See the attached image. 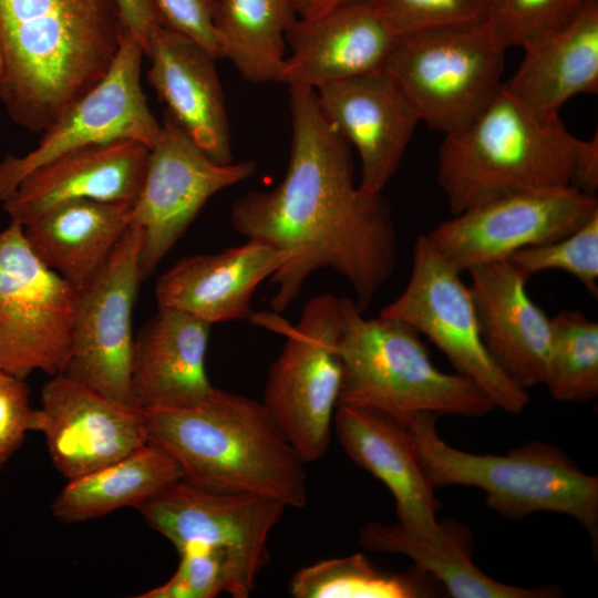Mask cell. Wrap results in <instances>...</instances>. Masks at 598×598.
<instances>
[{
    "label": "cell",
    "instance_id": "6da1fadb",
    "mask_svg": "<svg viewBox=\"0 0 598 598\" xmlns=\"http://www.w3.org/2000/svg\"><path fill=\"white\" fill-rule=\"evenodd\" d=\"M291 145L286 174L269 190H250L231 208L234 229L287 256L270 277V307L281 313L307 280L332 269L363 311L396 265V236L381 195L354 182L350 144L319 105L316 91L289 86Z\"/></svg>",
    "mask_w": 598,
    "mask_h": 598
},
{
    "label": "cell",
    "instance_id": "7a4b0ae2",
    "mask_svg": "<svg viewBox=\"0 0 598 598\" xmlns=\"http://www.w3.org/2000/svg\"><path fill=\"white\" fill-rule=\"evenodd\" d=\"M116 0H0V100L42 133L109 72L126 32Z\"/></svg>",
    "mask_w": 598,
    "mask_h": 598
},
{
    "label": "cell",
    "instance_id": "3957f363",
    "mask_svg": "<svg viewBox=\"0 0 598 598\" xmlns=\"http://www.w3.org/2000/svg\"><path fill=\"white\" fill-rule=\"evenodd\" d=\"M147 441L166 451L184 480L214 492L307 503L306 462L262 402L213 388L195 405L143 411Z\"/></svg>",
    "mask_w": 598,
    "mask_h": 598
},
{
    "label": "cell",
    "instance_id": "277c9868",
    "mask_svg": "<svg viewBox=\"0 0 598 598\" xmlns=\"http://www.w3.org/2000/svg\"><path fill=\"white\" fill-rule=\"evenodd\" d=\"M581 138L502 84L464 127L445 134L437 182L453 215L518 193L575 187Z\"/></svg>",
    "mask_w": 598,
    "mask_h": 598
},
{
    "label": "cell",
    "instance_id": "5b68a950",
    "mask_svg": "<svg viewBox=\"0 0 598 598\" xmlns=\"http://www.w3.org/2000/svg\"><path fill=\"white\" fill-rule=\"evenodd\" d=\"M341 311L338 405L374 412L405 429L420 413L480 417L496 409L474 381L439 370L420 333L405 322L381 315L365 318L346 297Z\"/></svg>",
    "mask_w": 598,
    "mask_h": 598
},
{
    "label": "cell",
    "instance_id": "8992f818",
    "mask_svg": "<svg viewBox=\"0 0 598 598\" xmlns=\"http://www.w3.org/2000/svg\"><path fill=\"white\" fill-rule=\"evenodd\" d=\"M437 417L420 413L406 427L419 464L434 489L451 485L481 488L486 506L512 519L536 512L569 515L597 546V476L585 473L558 447L537 441L505 455L457 450L439 435Z\"/></svg>",
    "mask_w": 598,
    "mask_h": 598
},
{
    "label": "cell",
    "instance_id": "52a82bcc",
    "mask_svg": "<svg viewBox=\"0 0 598 598\" xmlns=\"http://www.w3.org/2000/svg\"><path fill=\"white\" fill-rule=\"evenodd\" d=\"M505 50L488 22L425 30L399 37L383 71L420 121L445 135L501 89Z\"/></svg>",
    "mask_w": 598,
    "mask_h": 598
},
{
    "label": "cell",
    "instance_id": "ba28073f",
    "mask_svg": "<svg viewBox=\"0 0 598 598\" xmlns=\"http://www.w3.org/2000/svg\"><path fill=\"white\" fill-rule=\"evenodd\" d=\"M341 298L321 293L306 302L271 363L262 404L301 458L316 462L331 441L343 368L338 350Z\"/></svg>",
    "mask_w": 598,
    "mask_h": 598
},
{
    "label": "cell",
    "instance_id": "9c48e42d",
    "mask_svg": "<svg viewBox=\"0 0 598 598\" xmlns=\"http://www.w3.org/2000/svg\"><path fill=\"white\" fill-rule=\"evenodd\" d=\"M78 291L30 249L23 227L0 231V372L25 380L62 373Z\"/></svg>",
    "mask_w": 598,
    "mask_h": 598
},
{
    "label": "cell",
    "instance_id": "30bf717a",
    "mask_svg": "<svg viewBox=\"0 0 598 598\" xmlns=\"http://www.w3.org/2000/svg\"><path fill=\"white\" fill-rule=\"evenodd\" d=\"M380 315L401 320L425 334L456 373L474 381L496 408L515 414L528 404L527 390L508 379L487 353L461 271L435 249L426 235L419 236L414 244L406 287Z\"/></svg>",
    "mask_w": 598,
    "mask_h": 598
},
{
    "label": "cell",
    "instance_id": "8fae6325",
    "mask_svg": "<svg viewBox=\"0 0 598 598\" xmlns=\"http://www.w3.org/2000/svg\"><path fill=\"white\" fill-rule=\"evenodd\" d=\"M255 168L251 161L215 162L165 111L131 208V226L143 231L140 254L143 280L153 274L207 200L249 177Z\"/></svg>",
    "mask_w": 598,
    "mask_h": 598
},
{
    "label": "cell",
    "instance_id": "7c38bea8",
    "mask_svg": "<svg viewBox=\"0 0 598 598\" xmlns=\"http://www.w3.org/2000/svg\"><path fill=\"white\" fill-rule=\"evenodd\" d=\"M143 231L131 226L105 266L78 290L63 374L120 402L131 403L132 313L140 283Z\"/></svg>",
    "mask_w": 598,
    "mask_h": 598
},
{
    "label": "cell",
    "instance_id": "4fadbf2b",
    "mask_svg": "<svg viewBox=\"0 0 598 598\" xmlns=\"http://www.w3.org/2000/svg\"><path fill=\"white\" fill-rule=\"evenodd\" d=\"M144 51L126 30L106 75L41 133L35 148L0 162V200L34 169L94 144L137 140L148 148L161 123L152 114L141 85Z\"/></svg>",
    "mask_w": 598,
    "mask_h": 598
},
{
    "label": "cell",
    "instance_id": "5bb4252c",
    "mask_svg": "<svg viewBox=\"0 0 598 598\" xmlns=\"http://www.w3.org/2000/svg\"><path fill=\"white\" fill-rule=\"evenodd\" d=\"M597 213V198L576 187L525 192L453 215L426 236L463 272L506 259L519 249L560 239Z\"/></svg>",
    "mask_w": 598,
    "mask_h": 598
},
{
    "label": "cell",
    "instance_id": "9a60e30c",
    "mask_svg": "<svg viewBox=\"0 0 598 598\" xmlns=\"http://www.w3.org/2000/svg\"><path fill=\"white\" fill-rule=\"evenodd\" d=\"M286 508L272 498L214 492L184 478L137 507L177 551L192 545L226 549L254 581L270 561L268 538Z\"/></svg>",
    "mask_w": 598,
    "mask_h": 598
},
{
    "label": "cell",
    "instance_id": "2e32d148",
    "mask_svg": "<svg viewBox=\"0 0 598 598\" xmlns=\"http://www.w3.org/2000/svg\"><path fill=\"white\" fill-rule=\"evenodd\" d=\"M38 429L51 461L71 481L118 461L145 445L144 413L63 373L41 390Z\"/></svg>",
    "mask_w": 598,
    "mask_h": 598
},
{
    "label": "cell",
    "instance_id": "e0dca14e",
    "mask_svg": "<svg viewBox=\"0 0 598 598\" xmlns=\"http://www.w3.org/2000/svg\"><path fill=\"white\" fill-rule=\"evenodd\" d=\"M398 38L370 0H351L312 18H297L286 34L291 54L281 84L316 91L382 71Z\"/></svg>",
    "mask_w": 598,
    "mask_h": 598
},
{
    "label": "cell",
    "instance_id": "ac0fdd59",
    "mask_svg": "<svg viewBox=\"0 0 598 598\" xmlns=\"http://www.w3.org/2000/svg\"><path fill=\"white\" fill-rule=\"evenodd\" d=\"M316 94L323 113L358 152L359 188L381 195L421 122L416 112L383 70L322 85Z\"/></svg>",
    "mask_w": 598,
    "mask_h": 598
},
{
    "label": "cell",
    "instance_id": "d6986e66",
    "mask_svg": "<svg viewBox=\"0 0 598 598\" xmlns=\"http://www.w3.org/2000/svg\"><path fill=\"white\" fill-rule=\"evenodd\" d=\"M467 271L480 334L494 363L525 390L544 384L550 318L528 296L529 277L508 259L484 262Z\"/></svg>",
    "mask_w": 598,
    "mask_h": 598
},
{
    "label": "cell",
    "instance_id": "ffe728a7",
    "mask_svg": "<svg viewBox=\"0 0 598 598\" xmlns=\"http://www.w3.org/2000/svg\"><path fill=\"white\" fill-rule=\"evenodd\" d=\"M148 153V146L137 140H116L66 153L27 175L0 200L2 209L12 221L25 226L72 200L133 205Z\"/></svg>",
    "mask_w": 598,
    "mask_h": 598
},
{
    "label": "cell",
    "instance_id": "44dd1931",
    "mask_svg": "<svg viewBox=\"0 0 598 598\" xmlns=\"http://www.w3.org/2000/svg\"><path fill=\"white\" fill-rule=\"evenodd\" d=\"M286 261L282 251L255 239L186 256L157 278V309L179 310L209 324L251 319L256 289Z\"/></svg>",
    "mask_w": 598,
    "mask_h": 598
},
{
    "label": "cell",
    "instance_id": "7402d4cb",
    "mask_svg": "<svg viewBox=\"0 0 598 598\" xmlns=\"http://www.w3.org/2000/svg\"><path fill=\"white\" fill-rule=\"evenodd\" d=\"M147 80L167 112L215 162H233L230 128L215 58L164 24L148 41Z\"/></svg>",
    "mask_w": 598,
    "mask_h": 598
},
{
    "label": "cell",
    "instance_id": "603a6c76",
    "mask_svg": "<svg viewBox=\"0 0 598 598\" xmlns=\"http://www.w3.org/2000/svg\"><path fill=\"white\" fill-rule=\"evenodd\" d=\"M333 425L350 458L391 492L399 524L422 538L442 537L446 526L436 519L441 505L419 464L408 429L349 405L337 406Z\"/></svg>",
    "mask_w": 598,
    "mask_h": 598
},
{
    "label": "cell",
    "instance_id": "cb8c5ba5",
    "mask_svg": "<svg viewBox=\"0 0 598 598\" xmlns=\"http://www.w3.org/2000/svg\"><path fill=\"white\" fill-rule=\"evenodd\" d=\"M210 327L186 312L157 309L134 339L132 405L182 409L204 400L214 388L205 369Z\"/></svg>",
    "mask_w": 598,
    "mask_h": 598
},
{
    "label": "cell",
    "instance_id": "d4e9b609",
    "mask_svg": "<svg viewBox=\"0 0 598 598\" xmlns=\"http://www.w3.org/2000/svg\"><path fill=\"white\" fill-rule=\"evenodd\" d=\"M132 205L79 199L22 226L32 252L76 291L102 270L131 227Z\"/></svg>",
    "mask_w": 598,
    "mask_h": 598
},
{
    "label": "cell",
    "instance_id": "484cf974",
    "mask_svg": "<svg viewBox=\"0 0 598 598\" xmlns=\"http://www.w3.org/2000/svg\"><path fill=\"white\" fill-rule=\"evenodd\" d=\"M504 86L543 113H558L569 99L598 91V0H589L561 32L525 49Z\"/></svg>",
    "mask_w": 598,
    "mask_h": 598
},
{
    "label": "cell",
    "instance_id": "4316f807",
    "mask_svg": "<svg viewBox=\"0 0 598 598\" xmlns=\"http://www.w3.org/2000/svg\"><path fill=\"white\" fill-rule=\"evenodd\" d=\"M183 477L176 461L147 442L118 461L68 481L52 502L51 513L56 519L73 524L124 507L137 508Z\"/></svg>",
    "mask_w": 598,
    "mask_h": 598
},
{
    "label": "cell",
    "instance_id": "83f0119b",
    "mask_svg": "<svg viewBox=\"0 0 598 598\" xmlns=\"http://www.w3.org/2000/svg\"><path fill=\"white\" fill-rule=\"evenodd\" d=\"M359 540L369 550L411 558L455 598H554L561 594L556 586L522 588L491 578L473 564L466 542L448 527L439 539H426L410 534L399 523L370 522L360 529Z\"/></svg>",
    "mask_w": 598,
    "mask_h": 598
},
{
    "label": "cell",
    "instance_id": "f1b7e54d",
    "mask_svg": "<svg viewBox=\"0 0 598 598\" xmlns=\"http://www.w3.org/2000/svg\"><path fill=\"white\" fill-rule=\"evenodd\" d=\"M297 18L288 0H215L220 58L249 82L281 83L286 34Z\"/></svg>",
    "mask_w": 598,
    "mask_h": 598
},
{
    "label": "cell",
    "instance_id": "f546056e",
    "mask_svg": "<svg viewBox=\"0 0 598 598\" xmlns=\"http://www.w3.org/2000/svg\"><path fill=\"white\" fill-rule=\"evenodd\" d=\"M427 574L380 570L363 554L328 558L299 569L290 579L296 598H419L432 594Z\"/></svg>",
    "mask_w": 598,
    "mask_h": 598
},
{
    "label": "cell",
    "instance_id": "4dcf8cb0",
    "mask_svg": "<svg viewBox=\"0 0 598 598\" xmlns=\"http://www.w3.org/2000/svg\"><path fill=\"white\" fill-rule=\"evenodd\" d=\"M545 383L557 401L584 402L598 394V323L578 310L550 318Z\"/></svg>",
    "mask_w": 598,
    "mask_h": 598
},
{
    "label": "cell",
    "instance_id": "1f68e13d",
    "mask_svg": "<svg viewBox=\"0 0 598 598\" xmlns=\"http://www.w3.org/2000/svg\"><path fill=\"white\" fill-rule=\"evenodd\" d=\"M178 553L173 576L138 598H214L223 592L247 598L255 588L256 581L226 549L192 545Z\"/></svg>",
    "mask_w": 598,
    "mask_h": 598
},
{
    "label": "cell",
    "instance_id": "d6a6232c",
    "mask_svg": "<svg viewBox=\"0 0 598 598\" xmlns=\"http://www.w3.org/2000/svg\"><path fill=\"white\" fill-rule=\"evenodd\" d=\"M589 0H491L488 24L501 43L524 50L565 30Z\"/></svg>",
    "mask_w": 598,
    "mask_h": 598
},
{
    "label": "cell",
    "instance_id": "836d02e7",
    "mask_svg": "<svg viewBox=\"0 0 598 598\" xmlns=\"http://www.w3.org/2000/svg\"><path fill=\"white\" fill-rule=\"evenodd\" d=\"M506 259L528 277L548 269L566 271L597 298L598 213L574 233L555 241L519 249Z\"/></svg>",
    "mask_w": 598,
    "mask_h": 598
},
{
    "label": "cell",
    "instance_id": "e575fe53",
    "mask_svg": "<svg viewBox=\"0 0 598 598\" xmlns=\"http://www.w3.org/2000/svg\"><path fill=\"white\" fill-rule=\"evenodd\" d=\"M398 37L488 22L491 0H370Z\"/></svg>",
    "mask_w": 598,
    "mask_h": 598
},
{
    "label": "cell",
    "instance_id": "d590c367",
    "mask_svg": "<svg viewBox=\"0 0 598 598\" xmlns=\"http://www.w3.org/2000/svg\"><path fill=\"white\" fill-rule=\"evenodd\" d=\"M38 415L24 380L0 372V467L21 446L28 432H37Z\"/></svg>",
    "mask_w": 598,
    "mask_h": 598
},
{
    "label": "cell",
    "instance_id": "8d00e7d4",
    "mask_svg": "<svg viewBox=\"0 0 598 598\" xmlns=\"http://www.w3.org/2000/svg\"><path fill=\"white\" fill-rule=\"evenodd\" d=\"M165 24L220 58L214 29L215 0H153Z\"/></svg>",
    "mask_w": 598,
    "mask_h": 598
},
{
    "label": "cell",
    "instance_id": "74e56055",
    "mask_svg": "<svg viewBox=\"0 0 598 598\" xmlns=\"http://www.w3.org/2000/svg\"><path fill=\"white\" fill-rule=\"evenodd\" d=\"M126 29L138 40L144 54L152 34L165 24L153 0H116Z\"/></svg>",
    "mask_w": 598,
    "mask_h": 598
},
{
    "label": "cell",
    "instance_id": "f35d334b",
    "mask_svg": "<svg viewBox=\"0 0 598 598\" xmlns=\"http://www.w3.org/2000/svg\"><path fill=\"white\" fill-rule=\"evenodd\" d=\"M298 18H312L351 0H288Z\"/></svg>",
    "mask_w": 598,
    "mask_h": 598
},
{
    "label": "cell",
    "instance_id": "ab89813d",
    "mask_svg": "<svg viewBox=\"0 0 598 598\" xmlns=\"http://www.w3.org/2000/svg\"><path fill=\"white\" fill-rule=\"evenodd\" d=\"M3 66H4V56H3V48H2L1 37H0V86L2 82Z\"/></svg>",
    "mask_w": 598,
    "mask_h": 598
}]
</instances>
